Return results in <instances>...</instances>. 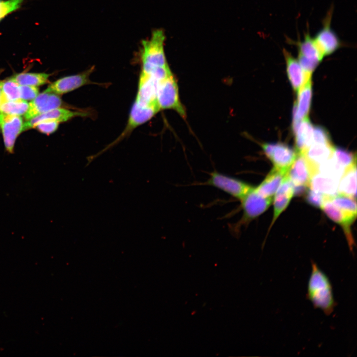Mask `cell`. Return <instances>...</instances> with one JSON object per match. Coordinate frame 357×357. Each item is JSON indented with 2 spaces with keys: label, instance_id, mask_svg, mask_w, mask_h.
Returning <instances> with one entry per match:
<instances>
[{
  "label": "cell",
  "instance_id": "obj_4",
  "mask_svg": "<svg viewBox=\"0 0 357 357\" xmlns=\"http://www.w3.org/2000/svg\"><path fill=\"white\" fill-rule=\"evenodd\" d=\"M292 41V40H291ZM298 48V60L306 76L311 77L312 74L324 57L317 48L309 32H307L302 40L292 41Z\"/></svg>",
  "mask_w": 357,
  "mask_h": 357
},
{
  "label": "cell",
  "instance_id": "obj_11",
  "mask_svg": "<svg viewBox=\"0 0 357 357\" xmlns=\"http://www.w3.org/2000/svg\"><path fill=\"white\" fill-rule=\"evenodd\" d=\"M23 123L22 119L19 116L0 112V129L7 152L13 153L16 139L23 131Z\"/></svg>",
  "mask_w": 357,
  "mask_h": 357
},
{
  "label": "cell",
  "instance_id": "obj_19",
  "mask_svg": "<svg viewBox=\"0 0 357 357\" xmlns=\"http://www.w3.org/2000/svg\"><path fill=\"white\" fill-rule=\"evenodd\" d=\"M294 195V188L292 183L287 180L283 181L275 194L273 216L270 227L288 206Z\"/></svg>",
  "mask_w": 357,
  "mask_h": 357
},
{
  "label": "cell",
  "instance_id": "obj_8",
  "mask_svg": "<svg viewBox=\"0 0 357 357\" xmlns=\"http://www.w3.org/2000/svg\"><path fill=\"white\" fill-rule=\"evenodd\" d=\"M261 147L274 168L287 172L298 153L291 147L281 142L263 143Z\"/></svg>",
  "mask_w": 357,
  "mask_h": 357
},
{
  "label": "cell",
  "instance_id": "obj_14",
  "mask_svg": "<svg viewBox=\"0 0 357 357\" xmlns=\"http://www.w3.org/2000/svg\"><path fill=\"white\" fill-rule=\"evenodd\" d=\"M92 68L79 74L65 76L50 84L44 91L57 95L65 94L90 82L89 76Z\"/></svg>",
  "mask_w": 357,
  "mask_h": 357
},
{
  "label": "cell",
  "instance_id": "obj_13",
  "mask_svg": "<svg viewBox=\"0 0 357 357\" xmlns=\"http://www.w3.org/2000/svg\"><path fill=\"white\" fill-rule=\"evenodd\" d=\"M62 103L59 95L44 91L38 95L29 104L28 109L24 115V118L28 120L45 112L60 108Z\"/></svg>",
  "mask_w": 357,
  "mask_h": 357
},
{
  "label": "cell",
  "instance_id": "obj_25",
  "mask_svg": "<svg viewBox=\"0 0 357 357\" xmlns=\"http://www.w3.org/2000/svg\"><path fill=\"white\" fill-rule=\"evenodd\" d=\"M333 203L346 213L356 217V199L337 193L329 197Z\"/></svg>",
  "mask_w": 357,
  "mask_h": 357
},
{
  "label": "cell",
  "instance_id": "obj_29",
  "mask_svg": "<svg viewBox=\"0 0 357 357\" xmlns=\"http://www.w3.org/2000/svg\"><path fill=\"white\" fill-rule=\"evenodd\" d=\"M332 157L346 170L356 164V155L343 148L334 147Z\"/></svg>",
  "mask_w": 357,
  "mask_h": 357
},
{
  "label": "cell",
  "instance_id": "obj_9",
  "mask_svg": "<svg viewBox=\"0 0 357 357\" xmlns=\"http://www.w3.org/2000/svg\"><path fill=\"white\" fill-rule=\"evenodd\" d=\"M272 198L264 197L254 189V187L248 192L240 200L242 209V216L240 222L246 223L258 217L269 208Z\"/></svg>",
  "mask_w": 357,
  "mask_h": 357
},
{
  "label": "cell",
  "instance_id": "obj_22",
  "mask_svg": "<svg viewBox=\"0 0 357 357\" xmlns=\"http://www.w3.org/2000/svg\"><path fill=\"white\" fill-rule=\"evenodd\" d=\"M334 148L331 142H313L302 154L311 164L318 169L320 164L331 157Z\"/></svg>",
  "mask_w": 357,
  "mask_h": 357
},
{
  "label": "cell",
  "instance_id": "obj_26",
  "mask_svg": "<svg viewBox=\"0 0 357 357\" xmlns=\"http://www.w3.org/2000/svg\"><path fill=\"white\" fill-rule=\"evenodd\" d=\"M20 85L11 78L2 81L1 85L0 104L9 101L20 99Z\"/></svg>",
  "mask_w": 357,
  "mask_h": 357
},
{
  "label": "cell",
  "instance_id": "obj_34",
  "mask_svg": "<svg viewBox=\"0 0 357 357\" xmlns=\"http://www.w3.org/2000/svg\"><path fill=\"white\" fill-rule=\"evenodd\" d=\"M1 85V81H0V105Z\"/></svg>",
  "mask_w": 357,
  "mask_h": 357
},
{
  "label": "cell",
  "instance_id": "obj_23",
  "mask_svg": "<svg viewBox=\"0 0 357 357\" xmlns=\"http://www.w3.org/2000/svg\"><path fill=\"white\" fill-rule=\"evenodd\" d=\"M338 193L356 199V164L347 168L339 181Z\"/></svg>",
  "mask_w": 357,
  "mask_h": 357
},
{
  "label": "cell",
  "instance_id": "obj_1",
  "mask_svg": "<svg viewBox=\"0 0 357 357\" xmlns=\"http://www.w3.org/2000/svg\"><path fill=\"white\" fill-rule=\"evenodd\" d=\"M307 296L314 307L330 315L336 306L332 285L326 274L311 262V271L308 281Z\"/></svg>",
  "mask_w": 357,
  "mask_h": 357
},
{
  "label": "cell",
  "instance_id": "obj_28",
  "mask_svg": "<svg viewBox=\"0 0 357 357\" xmlns=\"http://www.w3.org/2000/svg\"><path fill=\"white\" fill-rule=\"evenodd\" d=\"M318 170L322 174L339 180L346 169L331 156L319 165Z\"/></svg>",
  "mask_w": 357,
  "mask_h": 357
},
{
  "label": "cell",
  "instance_id": "obj_30",
  "mask_svg": "<svg viewBox=\"0 0 357 357\" xmlns=\"http://www.w3.org/2000/svg\"><path fill=\"white\" fill-rule=\"evenodd\" d=\"M24 0H0V22L10 13L16 11Z\"/></svg>",
  "mask_w": 357,
  "mask_h": 357
},
{
  "label": "cell",
  "instance_id": "obj_3",
  "mask_svg": "<svg viewBox=\"0 0 357 357\" xmlns=\"http://www.w3.org/2000/svg\"><path fill=\"white\" fill-rule=\"evenodd\" d=\"M157 101L160 110H174L185 118L186 112L179 99L178 84L171 71L159 82Z\"/></svg>",
  "mask_w": 357,
  "mask_h": 357
},
{
  "label": "cell",
  "instance_id": "obj_15",
  "mask_svg": "<svg viewBox=\"0 0 357 357\" xmlns=\"http://www.w3.org/2000/svg\"><path fill=\"white\" fill-rule=\"evenodd\" d=\"M85 115V114L80 112L72 111L60 107L56 108L26 120L23 123V131L33 128L36 124L42 121H54L60 123L67 121L74 117Z\"/></svg>",
  "mask_w": 357,
  "mask_h": 357
},
{
  "label": "cell",
  "instance_id": "obj_10",
  "mask_svg": "<svg viewBox=\"0 0 357 357\" xmlns=\"http://www.w3.org/2000/svg\"><path fill=\"white\" fill-rule=\"evenodd\" d=\"M318 171V168L311 164L303 154L298 153L286 175L294 185L309 187L312 176Z\"/></svg>",
  "mask_w": 357,
  "mask_h": 357
},
{
  "label": "cell",
  "instance_id": "obj_17",
  "mask_svg": "<svg viewBox=\"0 0 357 357\" xmlns=\"http://www.w3.org/2000/svg\"><path fill=\"white\" fill-rule=\"evenodd\" d=\"M293 127L298 153H303L312 143L314 126L307 117L293 122Z\"/></svg>",
  "mask_w": 357,
  "mask_h": 357
},
{
  "label": "cell",
  "instance_id": "obj_2",
  "mask_svg": "<svg viewBox=\"0 0 357 357\" xmlns=\"http://www.w3.org/2000/svg\"><path fill=\"white\" fill-rule=\"evenodd\" d=\"M165 36L163 30L153 31L149 39L141 43V70L151 72L154 69L168 65L164 51Z\"/></svg>",
  "mask_w": 357,
  "mask_h": 357
},
{
  "label": "cell",
  "instance_id": "obj_31",
  "mask_svg": "<svg viewBox=\"0 0 357 357\" xmlns=\"http://www.w3.org/2000/svg\"><path fill=\"white\" fill-rule=\"evenodd\" d=\"M326 197H327L310 188L306 190L305 196L306 202L310 205L316 208H321Z\"/></svg>",
  "mask_w": 357,
  "mask_h": 357
},
{
  "label": "cell",
  "instance_id": "obj_6",
  "mask_svg": "<svg viewBox=\"0 0 357 357\" xmlns=\"http://www.w3.org/2000/svg\"><path fill=\"white\" fill-rule=\"evenodd\" d=\"M333 7L327 12L322 22V28L313 37L320 52L324 57L329 56L340 48L343 43L331 27Z\"/></svg>",
  "mask_w": 357,
  "mask_h": 357
},
{
  "label": "cell",
  "instance_id": "obj_21",
  "mask_svg": "<svg viewBox=\"0 0 357 357\" xmlns=\"http://www.w3.org/2000/svg\"><path fill=\"white\" fill-rule=\"evenodd\" d=\"M339 180L317 172L312 176L309 187L330 197L338 193Z\"/></svg>",
  "mask_w": 357,
  "mask_h": 357
},
{
  "label": "cell",
  "instance_id": "obj_12",
  "mask_svg": "<svg viewBox=\"0 0 357 357\" xmlns=\"http://www.w3.org/2000/svg\"><path fill=\"white\" fill-rule=\"evenodd\" d=\"M320 208L330 219L342 227L350 250L352 251L354 241L351 232L350 227L356 217L349 215L343 211L335 205L328 197L325 199Z\"/></svg>",
  "mask_w": 357,
  "mask_h": 357
},
{
  "label": "cell",
  "instance_id": "obj_18",
  "mask_svg": "<svg viewBox=\"0 0 357 357\" xmlns=\"http://www.w3.org/2000/svg\"><path fill=\"white\" fill-rule=\"evenodd\" d=\"M297 94V100L294 109L293 122L308 117L312 97L311 78L302 86Z\"/></svg>",
  "mask_w": 357,
  "mask_h": 357
},
{
  "label": "cell",
  "instance_id": "obj_5",
  "mask_svg": "<svg viewBox=\"0 0 357 357\" xmlns=\"http://www.w3.org/2000/svg\"><path fill=\"white\" fill-rule=\"evenodd\" d=\"M160 111L157 102L144 105L134 101L125 128L120 135L104 150L113 146L127 137L135 128L150 120Z\"/></svg>",
  "mask_w": 357,
  "mask_h": 357
},
{
  "label": "cell",
  "instance_id": "obj_24",
  "mask_svg": "<svg viewBox=\"0 0 357 357\" xmlns=\"http://www.w3.org/2000/svg\"><path fill=\"white\" fill-rule=\"evenodd\" d=\"M50 75L45 73L22 72L14 75L11 78L20 85L37 86L46 83Z\"/></svg>",
  "mask_w": 357,
  "mask_h": 357
},
{
  "label": "cell",
  "instance_id": "obj_20",
  "mask_svg": "<svg viewBox=\"0 0 357 357\" xmlns=\"http://www.w3.org/2000/svg\"><path fill=\"white\" fill-rule=\"evenodd\" d=\"M287 172L274 168L255 190L261 195L272 198L280 185L286 176Z\"/></svg>",
  "mask_w": 357,
  "mask_h": 357
},
{
  "label": "cell",
  "instance_id": "obj_27",
  "mask_svg": "<svg viewBox=\"0 0 357 357\" xmlns=\"http://www.w3.org/2000/svg\"><path fill=\"white\" fill-rule=\"evenodd\" d=\"M29 107V104L26 100L18 99L3 102L0 105L1 112L15 116L25 115Z\"/></svg>",
  "mask_w": 357,
  "mask_h": 357
},
{
  "label": "cell",
  "instance_id": "obj_32",
  "mask_svg": "<svg viewBox=\"0 0 357 357\" xmlns=\"http://www.w3.org/2000/svg\"><path fill=\"white\" fill-rule=\"evenodd\" d=\"M20 99L24 100H31L35 98L39 94V89L36 86L20 85Z\"/></svg>",
  "mask_w": 357,
  "mask_h": 357
},
{
  "label": "cell",
  "instance_id": "obj_33",
  "mask_svg": "<svg viewBox=\"0 0 357 357\" xmlns=\"http://www.w3.org/2000/svg\"><path fill=\"white\" fill-rule=\"evenodd\" d=\"M59 122L54 121H45L41 122L35 125L40 132L49 134L54 132L59 126Z\"/></svg>",
  "mask_w": 357,
  "mask_h": 357
},
{
  "label": "cell",
  "instance_id": "obj_16",
  "mask_svg": "<svg viewBox=\"0 0 357 357\" xmlns=\"http://www.w3.org/2000/svg\"><path fill=\"white\" fill-rule=\"evenodd\" d=\"M283 53L289 79L293 89L298 93L311 77L308 78L306 76L298 59L294 57L289 51L283 49Z\"/></svg>",
  "mask_w": 357,
  "mask_h": 357
},
{
  "label": "cell",
  "instance_id": "obj_7",
  "mask_svg": "<svg viewBox=\"0 0 357 357\" xmlns=\"http://www.w3.org/2000/svg\"><path fill=\"white\" fill-rule=\"evenodd\" d=\"M206 184L219 189L239 200L253 187L240 179L217 171L210 174Z\"/></svg>",
  "mask_w": 357,
  "mask_h": 357
}]
</instances>
